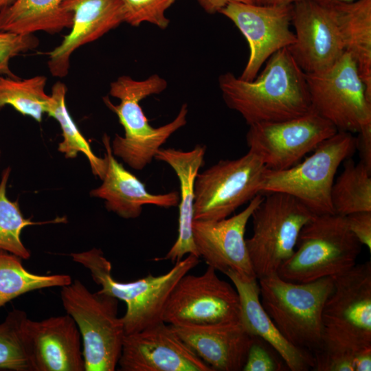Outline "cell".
<instances>
[{
	"instance_id": "obj_20",
	"label": "cell",
	"mask_w": 371,
	"mask_h": 371,
	"mask_svg": "<svg viewBox=\"0 0 371 371\" xmlns=\"http://www.w3.org/2000/svg\"><path fill=\"white\" fill-rule=\"evenodd\" d=\"M171 326L181 340L213 371L243 370L252 335L240 321Z\"/></svg>"
},
{
	"instance_id": "obj_40",
	"label": "cell",
	"mask_w": 371,
	"mask_h": 371,
	"mask_svg": "<svg viewBox=\"0 0 371 371\" xmlns=\"http://www.w3.org/2000/svg\"><path fill=\"white\" fill-rule=\"evenodd\" d=\"M313 1H314L315 2L322 5L328 7V6H331V5H334L339 4V3H350L356 0H313Z\"/></svg>"
},
{
	"instance_id": "obj_31",
	"label": "cell",
	"mask_w": 371,
	"mask_h": 371,
	"mask_svg": "<svg viewBox=\"0 0 371 371\" xmlns=\"http://www.w3.org/2000/svg\"><path fill=\"white\" fill-rule=\"evenodd\" d=\"M27 313L14 308L0 323V370L33 371L25 336Z\"/></svg>"
},
{
	"instance_id": "obj_5",
	"label": "cell",
	"mask_w": 371,
	"mask_h": 371,
	"mask_svg": "<svg viewBox=\"0 0 371 371\" xmlns=\"http://www.w3.org/2000/svg\"><path fill=\"white\" fill-rule=\"evenodd\" d=\"M361 247L345 216L316 215L301 229L293 254L277 274L295 283L334 276L356 264Z\"/></svg>"
},
{
	"instance_id": "obj_16",
	"label": "cell",
	"mask_w": 371,
	"mask_h": 371,
	"mask_svg": "<svg viewBox=\"0 0 371 371\" xmlns=\"http://www.w3.org/2000/svg\"><path fill=\"white\" fill-rule=\"evenodd\" d=\"M117 365L122 371H213L164 322L125 335Z\"/></svg>"
},
{
	"instance_id": "obj_6",
	"label": "cell",
	"mask_w": 371,
	"mask_h": 371,
	"mask_svg": "<svg viewBox=\"0 0 371 371\" xmlns=\"http://www.w3.org/2000/svg\"><path fill=\"white\" fill-rule=\"evenodd\" d=\"M60 299L80 331L85 371H114L125 336L118 300L92 293L77 279L61 287Z\"/></svg>"
},
{
	"instance_id": "obj_30",
	"label": "cell",
	"mask_w": 371,
	"mask_h": 371,
	"mask_svg": "<svg viewBox=\"0 0 371 371\" xmlns=\"http://www.w3.org/2000/svg\"><path fill=\"white\" fill-rule=\"evenodd\" d=\"M10 172V167L5 168L0 181V249L15 254L23 260H27L31 253L22 242L21 235L23 229L31 225L63 223L65 218H57L49 221L34 222L31 218H25L19 203L10 200L7 196Z\"/></svg>"
},
{
	"instance_id": "obj_11",
	"label": "cell",
	"mask_w": 371,
	"mask_h": 371,
	"mask_svg": "<svg viewBox=\"0 0 371 371\" xmlns=\"http://www.w3.org/2000/svg\"><path fill=\"white\" fill-rule=\"evenodd\" d=\"M306 77L313 111L337 131L355 133L371 125V100L348 54L328 70Z\"/></svg>"
},
{
	"instance_id": "obj_22",
	"label": "cell",
	"mask_w": 371,
	"mask_h": 371,
	"mask_svg": "<svg viewBox=\"0 0 371 371\" xmlns=\"http://www.w3.org/2000/svg\"><path fill=\"white\" fill-rule=\"evenodd\" d=\"M232 282L240 300V322L252 336L268 342L281 355L291 371L313 370L312 355L302 351L282 335L262 307L260 300V286L256 276H247L234 270L225 273Z\"/></svg>"
},
{
	"instance_id": "obj_8",
	"label": "cell",
	"mask_w": 371,
	"mask_h": 371,
	"mask_svg": "<svg viewBox=\"0 0 371 371\" xmlns=\"http://www.w3.org/2000/svg\"><path fill=\"white\" fill-rule=\"evenodd\" d=\"M251 218L253 234L245 239L257 279L277 273L293 254L302 227L315 214L296 198L284 193L263 194Z\"/></svg>"
},
{
	"instance_id": "obj_28",
	"label": "cell",
	"mask_w": 371,
	"mask_h": 371,
	"mask_svg": "<svg viewBox=\"0 0 371 371\" xmlns=\"http://www.w3.org/2000/svg\"><path fill=\"white\" fill-rule=\"evenodd\" d=\"M66 91L65 84L60 81L53 85L51 101L47 112L49 116L59 123L62 131L63 140L58 144V150L67 159L76 158L79 153H82L87 157L93 174L102 179L106 168V159L94 154L74 122L65 104Z\"/></svg>"
},
{
	"instance_id": "obj_39",
	"label": "cell",
	"mask_w": 371,
	"mask_h": 371,
	"mask_svg": "<svg viewBox=\"0 0 371 371\" xmlns=\"http://www.w3.org/2000/svg\"><path fill=\"white\" fill-rule=\"evenodd\" d=\"M246 3L260 5H293L299 0H245Z\"/></svg>"
},
{
	"instance_id": "obj_41",
	"label": "cell",
	"mask_w": 371,
	"mask_h": 371,
	"mask_svg": "<svg viewBox=\"0 0 371 371\" xmlns=\"http://www.w3.org/2000/svg\"><path fill=\"white\" fill-rule=\"evenodd\" d=\"M14 0H0V10L11 4Z\"/></svg>"
},
{
	"instance_id": "obj_1",
	"label": "cell",
	"mask_w": 371,
	"mask_h": 371,
	"mask_svg": "<svg viewBox=\"0 0 371 371\" xmlns=\"http://www.w3.org/2000/svg\"><path fill=\"white\" fill-rule=\"evenodd\" d=\"M218 82L225 104L249 126L289 120L313 110L306 74L288 48L273 54L252 80L226 72Z\"/></svg>"
},
{
	"instance_id": "obj_43",
	"label": "cell",
	"mask_w": 371,
	"mask_h": 371,
	"mask_svg": "<svg viewBox=\"0 0 371 371\" xmlns=\"http://www.w3.org/2000/svg\"><path fill=\"white\" fill-rule=\"evenodd\" d=\"M2 109H3V108L0 107V111H1V110Z\"/></svg>"
},
{
	"instance_id": "obj_32",
	"label": "cell",
	"mask_w": 371,
	"mask_h": 371,
	"mask_svg": "<svg viewBox=\"0 0 371 371\" xmlns=\"http://www.w3.org/2000/svg\"><path fill=\"white\" fill-rule=\"evenodd\" d=\"M313 356L315 371L371 370V348L355 349L324 339Z\"/></svg>"
},
{
	"instance_id": "obj_17",
	"label": "cell",
	"mask_w": 371,
	"mask_h": 371,
	"mask_svg": "<svg viewBox=\"0 0 371 371\" xmlns=\"http://www.w3.org/2000/svg\"><path fill=\"white\" fill-rule=\"evenodd\" d=\"M264 196H255L240 213L217 221L193 220L192 234L199 256L208 266L225 273L234 270L256 276L247 251L245 233L249 220Z\"/></svg>"
},
{
	"instance_id": "obj_9",
	"label": "cell",
	"mask_w": 371,
	"mask_h": 371,
	"mask_svg": "<svg viewBox=\"0 0 371 371\" xmlns=\"http://www.w3.org/2000/svg\"><path fill=\"white\" fill-rule=\"evenodd\" d=\"M268 169L248 151L235 159H223L202 172L194 181V220L227 218L260 193Z\"/></svg>"
},
{
	"instance_id": "obj_42",
	"label": "cell",
	"mask_w": 371,
	"mask_h": 371,
	"mask_svg": "<svg viewBox=\"0 0 371 371\" xmlns=\"http://www.w3.org/2000/svg\"><path fill=\"white\" fill-rule=\"evenodd\" d=\"M1 152L0 150V160H1Z\"/></svg>"
},
{
	"instance_id": "obj_21",
	"label": "cell",
	"mask_w": 371,
	"mask_h": 371,
	"mask_svg": "<svg viewBox=\"0 0 371 371\" xmlns=\"http://www.w3.org/2000/svg\"><path fill=\"white\" fill-rule=\"evenodd\" d=\"M102 143L106 168L101 179L102 184L91 190L90 195L104 200L107 210L123 218L134 219L141 215L145 205L169 208L179 204V193L177 191L150 193L144 183L125 169L113 155L110 137L106 134L102 137Z\"/></svg>"
},
{
	"instance_id": "obj_29",
	"label": "cell",
	"mask_w": 371,
	"mask_h": 371,
	"mask_svg": "<svg viewBox=\"0 0 371 371\" xmlns=\"http://www.w3.org/2000/svg\"><path fill=\"white\" fill-rule=\"evenodd\" d=\"M46 81L44 76L21 80L0 74V107L10 105L21 114L41 122L51 101V96L45 92Z\"/></svg>"
},
{
	"instance_id": "obj_35",
	"label": "cell",
	"mask_w": 371,
	"mask_h": 371,
	"mask_svg": "<svg viewBox=\"0 0 371 371\" xmlns=\"http://www.w3.org/2000/svg\"><path fill=\"white\" fill-rule=\"evenodd\" d=\"M38 38L33 34L0 32V74L19 78L10 69V60L22 52L37 47Z\"/></svg>"
},
{
	"instance_id": "obj_15",
	"label": "cell",
	"mask_w": 371,
	"mask_h": 371,
	"mask_svg": "<svg viewBox=\"0 0 371 371\" xmlns=\"http://www.w3.org/2000/svg\"><path fill=\"white\" fill-rule=\"evenodd\" d=\"M295 43L288 47L306 74L323 73L345 53L337 22L329 7L313 0H299L292 6Z\"/></svg>"
},
{
	"instance_id": "obj_4",
	"label": "cell",
	"mask_w": 371,
	"mask_h": 371,
	"mask_svg": "<svg viewBox=\"0 0 371 371\" xmlns=\"http://www.w3.org/2000/svg\"><path fill=\"white\" fill-rule=\"evenodd\" d=\"M258 280L261 304L278 330L292 346L313 355L323 342L322 310L333 277L295 283L275 273Z\"/></svg>"
},
{
	"instance_id": "obj_14",
	"label": "cell",
	"mask_w": 371,
	"mask_h": 371,
	"mask_svg": "<svg viewBox=\"0 0 371 371\" xmlns=\"http://www.w3.org/2000/svg\"><path fill=\"white\" fill-rule=\"evenodd\" d=\"M293 5H260L232 2L219 12L230 20L246 38L249 56L239 78L252 80L276 52L295 41L291 30Z\"/></svg>"
},
{
	"instance_id": "obj_27",
	"label": "cell",
	"mask_w": 371,
	"mask_h": 371,
	"mask_svg": "<svg viewBox=\"0 0 371 371\" xmlns=\"http://www.w3.org/2000/svg\"><path fill=\"white\" fill-rule=\"evenodd\" d=\"M330 199L335 213L339 215L371 211V169L351 157L345 160L333 184Z\"/></svg>"
},
{
	"instance_id": "obj_33",
	"label": "cell",
	"mask_w": 371,
	"mask_h": 371,
	"mask_svg": "<svg viewBox=\"0 0 371 371\" xmlns=\"http://www.w3.org/2000/svg\"><path fill=\"white\" fill-rule=\"evenodd\" d=\"M124 22L137 27L148 23L161 30L166 29L170 19L166 11L177 0H122Z\"/></svg>"
},
{
	"instance_id": "obj_24",
	"label": "cell",
	"mask_w": 371,
	"mask_h": 371,
	"mask_svg": "<svg viewBox=\"0 0 371 371\" xmlns=\"http://www.w3.org/2000/svg\"><path fill=\"white\" fill-rule=\"evenodd\" d=\"M328 7L337 22L344 52L354 60L371 100V0Z\"/></svg>"
},
{
	"instance_id": "obj_12",
	"label": "cell",
	"mask_w": 371,
	"mask_h": 371,
	"mask_svg": "<svg viewBox=\"0 0 371 371\" xmlns=\"http://www.w3.org/2000/svg\"><path fill=\"white\" fill-rule=\"evenodd\" d=\"M313 110L299 117L249 126L246 142L270 170L288 169L301 161L323 141L337 132Z\"/></svg>"
},
{
	"instance_id": "obj_38",
	"label": "cell",
	"mask_w": 371,
	"mask_h": 371,
	"mask_svg": "<svg viewBox=\"0 0 371 371\" xmlns=\"http://www.w3.org/2000/svg\"><path fill=\"white\" fill-rule=\"evenodd\" d=\"M200 7L209 14L219 13L227 4L232 2H244L245 0H196Z\"/></svg>"
},
{
	"instance_id": "obj_34",
	"label": "cell",
	"mask_w": 371,
	"mask_h": 371,
	"mask_svg": "<svg viewBox=\"0 0 371 371\" xmlns=\"http://www.w3.org/2000/svg\"><path fill=\"white\" fill-rule=\"evenodd\" d=\"M243 371H286L289 370L284 360L268 342L257 336H252Z\"/></svg>"
},
{
	"instance_id": "obj_23",
	"label": "cell",
	"mask_w": 371,
	"mask_h": 371,
	"mask_svg": "<svg viewBox=\"0 0 371 371\" xmlns=\"http://www.w3.org/2000/svg\"><path fill=\"white\" fill-rule=\"evenodd\" d=\"M206 147L197 144L189 151L160 148L155 159L166 163L176 173L180 184L178 236L161 260L175 263L186 254L199 256L192 234L194 181L204 164Z\"/></svg>"
},
{
	"instance_id": "obj_25",
	"label": "cell",
	"mask_w": 371,
	"mask_h": 371,
	"mask_svg": "<svg viewBox=\"0 0 371 371\" xmlns=\"http://www.w3.org/2000/svg\"><path fill=\"white\" fill-rule=\"evenodd\" d=\"M63 0H14L0 10V32L49 34L71 28L73 14L62 7Z\"/></svg>"
},
{
	"instance_id": "obj_13",
	"label": "cell",
	"mask_w": 371,
	"mask_h": 371,
	"mask_svg": "<svg viewBox=\"0 0 371 371\" xmlns=\"http://www.w3.org/2000/svg\"><path fill=\"white\" fill-rule=\"evenodd\" d=\"M208 266L199 276L185 274L165 305L162 320L170 325H204L240 321L238 292Z\"/></svg>"
},
{
	"instance_id": "obj_2",
	"label": "cell",
	"mask_w": 371,
	"mask_h": 371,
	"mask_svg": "<svg viewBox=\"0 0 371 371\" xmlns=\"http://www.w3.org/2000/svg\"><path fill=\"white\" fill-rule=\"evenodd\" d=\"M167 87V81L158 74H152L144 80L122 76L111 83L109 90L111 96L120 100V104L115 105L108 97L103 98L124 130V136L116 135L111 142L112 153L136 170H142L150 164L161 146L187 124L186 103L181 105L171 122L157 128L149 124L139 102L148 96L161 93Z\"/></svg>"
},
{
	"instance_id": "obj_3",
	"label": "cell",
	"mask_w": 371,
	"mask_h": 371,
	"mask_svg": "<svg viewBox=\"0 0 371 371\" xmlns=\"http://www.w3.org/2000/svg\"><path fill=\"white\" fill-rule=\"evenodd\" d=\"M71 259L90 273L98 291L122 300L126 305L123 322L125 335L141 331L163 322L162 314L173 288L185 274L196 267L199 257L188 256L175 263L167 273L148 276L132 282H122L113 278L111 263L100 249L70 254Z\"/></svg>"
},
{
	"instance_id": "obj_37",
	"label": "cell",
	"mask_w": 371,
	"mask_h": 371,
	"mask_svg": "<svg viewBox=\"0 0 371 371\" xmlns=\"http://www.w3.org/2000/svg\"><path fill=\"white\" fill-rule=\"evenodd\" d=\"M356 137V150L359 151L360 161L371 169V125L362 128Z\"/></svg>"
},
{
	"instance_id": "obj_36",
	"label": "cell",
	"mask_w": 371,
	"mask_h": 371,
	"mask_svg": "<svg viewBox=\"0 0 371 371\" xmlns=\"http://www.w3.org/2000/svg\"><path fill=\"white\" fill-rule=\"evenodd\" d=\"M349 229L361 245L371 252V211L358 212L346 216Z\"/></svg>"
},
{
	"instance_id": "obj_19",
	"label": "cell",
	"mask_w": 371,
	"mask_h": 371,
	"mask_svg": "<svg viewBox=\"0 0 371 371\" xmlns=\"http://www.w3.org/2000/svg\"><path fill=\"white\" fill-rule=\"evenodd\" d=\"M62 7L73 14L71 32L49 53L50 73L65 77L72 53L118 27L124 22L122 0H63Z\"/></svg>"
},
{
	"instance_id": "obj_18",
	"label": "cell",
	"mask_w": 371,
	"mask_h": 371,
	"mask_svg": "<svg viewBox=\"0 0 371 371\" xmlns=\"http://www.w3.org/2000/svg\"><path fill=\"white\" fill-rule=\"evenodd\" d=\"M25 330L33 371H85L81 335L69 315L27 318Z\"/></svg>"
},
{
	"instance_id": "obj_7",
	"label": "cell",
	"mask_w": 371,
	"mask_h": 371,
	"mask_svg": "<svg viewBox=\"0 0 371 371\" xmlns=\"http://www.w3.org/2000/svg\"><path fill=\"white\" fill-rule=\"evenodd\" d=\"M355 150L356 137L351 133L338 131L321 142L302 161L286 170H267L260 193L287 194L316 215L334 214L330 192L336 172Z\"/></svg>"
},
{
	"instance_id": "obj_26",
	"label": "cell",
	"mask_w": 371,
	"mask_h": 371,
	"mask_svg": "<svg viewBox=\"0 0 371 371\" xmlns=\"http://www.w3.org/2000/svg\"><path fill=\"white\" fill-rule=\"evenodd\" d=\"M19 256L0 249V308L29 292L62 287L71 282L67 274L33 273L23 265Z\"/></svg>"
},
{
	"instance_id": "obj_10",
	"label": "cell",
	"mask_w": 371,
	"mask_h": 371,
	"mask_svg": "<svg viewBox=\"0 0 371 371\" xmlns=\"http://www.w3.org/2000/svg\"><path fill=\"white\" fill-rule=\"evenodd\" d=\"M333 277L322 310L323 339L355 349L371 348V262Z\"/></svg>"
}]
</instances>
